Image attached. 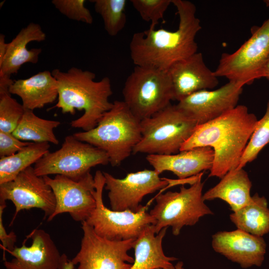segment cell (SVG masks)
I'll use <instances>...</instances> for the list:
<instances>
[{
  "mask_svg": "<svg viewBox=\"0 0 269 269\" xmlns=\"http://www.w3.org/2000/svg\"><path fill=\"white\" fill-rule=\"evenodd\" d=\"M179 16L178 28H149L134 33L130 43L131 59L135 66L166 71L174 63L197 52L195 37L201 29L192 2L172 0Z\"/></svg>",
  "mask_w": 269,
  "mask_h": 269,
  "instance_id": "1",
  "label": "cell"
},
{
  "mask_svg": "<svg viewBox=\"0 0 269 269\" xmlns=\"http://www.w3.org/2000/svg\"><path fill=\"white\" fill-rule=\"evenodd\" d=\"M258 120L245 105H238L217 118L198 125L180 151L209 146L214 151L209 177L222 178L238 167Z\"/></svg>",
  "mask_w": 269,
  "mask_h": 269,
  "instance_id": "2",
  "label": "cell"
},
{
  "mask_svg": "<svg viewBox=\"0 0 269 269\" xmlns=\"http://www.w3.org/2000/svg\"><path fill=\"white\" fill-rule=\"evenodd\" d=\"M51 72L58 86V101L52 108L72 115L76 110H84L81 117L71 121V126L85 132L95 128L113 105L109 100L113 94L110 79L104 77L96 81L94 73L75 67L66 72L55 69Z\"/></svg>",
  "mask_w": 269,
  "mask_h": 269,
  "instance_id": "3",
  "label": "cell"
},
{
  "mask_svg": "<svg viewBox=\"0 0 269 269\" xmlns=\"http://www.w3.org/2000/svg\"><path fill=\"white\" fill-rule=\"evenodd\" d=\"M73 135L104 151L111 165L119 166L133 153L141 139V120L133 114L124 101H115L95 128Z\"/></svg>",
  "mask_w": 269,
  "mask_h": 269,
  "instance_id": "4",
  "label": "cell"
},
{
  "mask_svg": "<svg viewBox=\"0 0 269 269\" xmlns=\"http://www.w3.org/2000/svg\"><path fill=\"white\" fill-rule=\"evenodd\" d=\"M198 125L176 105L171 104L141 120V137L133 154L169 155L180 151Z\"/></svg>",
  "mask_w": 269,
  "mask_h": 269,
  "instance_id": "5",
  "label": "cell"
},
{
  "mask_svg": "<svg viewBox=\"0 0 269 269\" xmlns=\"http://www.w3.org/2000/svg\"><path fill=\"white\" fill-rule=\"evenodd\" d=\"M124 101L133 114L142 120L150 117L174 100L167 71L135 66L122 91Z\"/></svg>",
  "mask_w": 269,
  "mask_h": 269,
  "instance_id": "6",
  "label": "cell"
},
{
  "mask_svg": "<svg viewBox=\"0 0 269 269\" xmlns=\"http://www.w3.org/2000/svg\"><path fill=\"white\" fill-rule=\"evenodd\" d=\"M202 175L188 188L182 185L179 192L169 191L156 197L149 212L155 220L152 226L156 234L169 226L173 235L178 236L184 226H193L200 218L213 214L203 198Z\"/></svg>",
  "mask_w": 269,
  "mask_h": 269,
  "instance_id": "7",
  "label": "cell"
},
{
  "mask_svg": "<svg viewBox=\"0 0 269 269\" xmlns=\"http://www.w3.org/2000/svg\"><path fill=\"white\" fill-rule=\"evenodd\" d=\"M96 207L86 220L87 223L99 236L111 241L135 240L155 220L146 211V206L137 212L117 211L106 207L103 200L105 184L103 172L97 170L94 176Z\"/></svg>",
  "mask_w": 269,
  "mask_h": 269,
  "instance_id": "8",
  "label": "cell"
},
{
  "mask_svg": "<svg viewBox=\"0 0 269 269\" xmlns=\"http://www.w3.org/2000/svg\"><path fill=\"white\" fill-rule=\"evenodd\" d=\"M269 61V17L252 29L251 36L236 51L221 55L214 74L244 85L261 78Z\"/></svg>",
  "mask_w": 269,
  "mask_h": 269,
  "instance_id": "9",
  "label": "cell"
},
{
  "mask_svg": "<svg viewBox=\"0 0 269 269\" xmlns=\"http://www.w3.org/2000/svg\"><path fill=\"white\" fill-rule=\"evenodd\" d=\"M109 163L106 152L72 134L65 137L59 149L42 157L33 168L39 176L62 175L77 180L90 172L91 168Z\"/></svg>",
  "mask_w": 269,
  "mask_h": 269,
  "instance_id": "10",
  "label": "cell"
},
{
  "mask_svg": "<svg viewBox=\"0 0 269 269\" xmlns=\"http://www.w3.org/2000/svg\"><path fill=\"white\" fill-rule=\"evenodd\" d=\"M83 236L80 249L71 260L74 269H130L134 258L128 254L134 240L111 241L98 235L86 221L81 222Z\"/></svg>",
  "mask_w": 269,
  "mask_h": 269,
  "instance_id": "11",
  "label": "cell"
},
{
  "mask_svg": "<svg viewBox=\"0 0 269 269\" xmlns=\"http://www.w3.org/2000/svg\"><path fill=\"white\" fill-rule=\"evenodd\" d=\"M103 174L111 208L117 211H139L144 207L140 203L145 196L165 187L170 181L160 178L154 169L129 173L123 178H116L106 172Z\"/></svg>",
  "mask_w": 269,
  "mask_h": 269,
  "instance_id": "12",
  "label": "cell"
},
{
  "mask_svg": "<svg viewBox=\"0 0 269 269\" xmlns=\"http://www.w3.org/2000/svg\"><path fill=\"white\" fill-rule=\"evenodd\" d=\"M0 200H10L15 206L11 224L21 210L40 209L44 213V219H48L56 207L51 187L43 176L35 174L31 166L21 171L13 180L0 184Z\"/></svg>",
  "mask_w": 269,
  "mask_h": 269,
  "instance_id": "13",
  "label": "cell"
},
{
  "mask_svg": "<svg viewBox=\"0 0 269 269\" xmlns=\"http://www.w3.org/2000/svg\"><path fill=\"white\" fill-rule=\"evenodd\" d=\"M43 177L56 199L54 212L47 221L64 213H69L76 221H86L96 205L95 180L90 172L77 180L62 175H56L53 178Z\"/></svg>",
  "mask_w": 269,
  "mask_h": 269,
  "instance_id": "14",
  "label": "cell"
},
{
  "mask_svg": "<svg viewBox=\"0 0 269 269\" xmlns=\"http://www.w3.org/2000/svg\"><path fill=\"white\" fill-rule=\"evenodd\" d=\"M7 252L13 258L4 261L6 269H65L69 260L61 254L51 236L39 229L26 236L21 246Z\"/></svg>",
  "mask_w": 269,
  "mask_h": 269,
  "instance_id": "15",
  "label": "cell"
},
{
  "mask_svg": "<svg viewBox=\"0 0 269 269\" xmlns=\"http://www.w3.org/2000/svg\"><path fill=\"white\" fill-rule=\"evenodd\" d=\"M243 83L233 81L215 90L195 92L179 101L178 108L201 125L222 116L237 106Z\"/></svg>",
  "mask_w": 269,
  "mask_h": 269,
  "instance_id": "16",
  "label": "cell"
},
{
  "mask_svg": "<svg viewBox=\"0 0 269 269\" xmlns=\"http://www.w3.org/2000/svg\"><path fill=\"white\" fill-rule=\"evenodd\" d=\"M212 246L217 253L244 269L260 267L265 258L266 243L263 237L237 229L219 231L212 236Z\"/></svg>",
  "mask_w": 269,
  "mask_h": 269,
  "instance_id": "17",
  "label": "cell"
},
{
  "mask_svg": "<svg viewBox=\"0 0 269 269\" xmlns=\"http://www.w3.org/2000/svg\"><path fill=\"white\" fill-rule=\"evenodd\" d=\"M167 72L174 100L178 102L195 92L214 89L219 83L214 72L206 65L201 52L174 63Z\"/></svg>",
  "mask_w": 269,
  "mask_h": 269,
  "instance_id": "18",
  "label": "cell"
},
{
  "mask_svg": "<svg viewBox=\"0 0 269 269\" xmlns=\"http://www.w3.org/2000/svg\"><path fill=\"white\" fill-rule=\"evenodd\" d=\"M146 159L158 174L169 171L186 179L211 169L214 151L209 146L198 147L172 154H147Z\"/></svg>",
  "mask_w": 269,
  "mask_h": 269,
  "instance_id": "19",
  "label": "cell"
},
{
  "mask_svg": "<svg viewBox=\"0 0 269 269\" xmlns=\"http://www.w3.org/2000/svg\"><path fill=\"white\" fill-rule=\"evenodd\" d=\"M9 92L20 98L25 110L34 111L55 101L58 86L52 72L44 70L28 78L14 80Z\"/></svg>",
  "mask_w": 269,
  "mask_h": 269,
  "instance_id": "20",
  "label": "cell"
},
{
  "mask_svg": "<svg viewBox=\"0 0 269 269\" xmlns=\"http://www.w3.org/2000/svg\"><path fill=\"white\" fill-rule=\"evenodd\" d=\"M45 33L38 23L30 22L22 28L8 43L7 53L0 65V75L16 74L21 66L27 63H37L42 52L41 48L28 49L27 45L33 41L46 39Z\"/></svg>",
  "mask_w": 269,
  "mask_h": 269,
  "instance_id": "21",
  "label": "cell"
},
{
  "mask_svg": "<svg viewBox=\"0 0 269 269\" xmlns=\"http://www.w3.org/2000/svg\"><path fill=\"white\" fill-rule=\"evenodd\" d=\"M167 228H163L156 234L152 225H149L134 241V262L130 269H164L174 266L171 262L177 259L166 256L162 249V240Z\"/></svg>",
  "mask_w": 269,
  "mask_h": 269,
  "instance_id": "22",
  "label": "cell"
},
{
  "mask_svg": "<svg viewBox=\"0 0 269 269\" xmlns=\"http://www.w3.org/2000/svg\"><path fill=\"white\" fill-rule=\"evenodd\" d=\"M251 187L247 172L243 168H236L228 172L217 184L203 194V198L204 201L221 199L235 212L250 202Z\"/></svg>",
  "mask_w": 269,
  "mask_h": 269,
  "instance_id": "23",
  "label": "cell"
},
{
  "mask_svg": "<svg viewBox=\"0 0 269 269\" xmlns=\"http://www.w3.org/2000/svg\"><path fill=\"white\" fill-rule=\"evenodd\" d=\"M237 229L252 235L263 237L269 233V208L264 196L256 193L250 202L230 215Z\"/></svg>",
  "mask_w": 269,
  "mask_h": 269,
  "instance_id": "24",
  "label": "cell"
},
{
  "mask_svg": "<svg viewBox=\"0 0 269 269\" xmlns=\"http://www.w3.org/2000/svg\"><path fill=\"white\" fill-rule=\"evenodd\" d=\"M48 142H33L16 153L0 159V184L13 180L49 151Z\"/></svg>",
  "mask_w": 269,
  "mask_h": 269,
  "instance_id": "25",
  "label": "cell"
},
{
  "mask_svg": "<svg viewBox=\"0 0 269 269\" xmlns=\"http://www.w3.org/2000/svg\"><path fill=\"white\" fill-rule=\"evenodd\" d=\"M60 125L59 121L40 118L34 113L33 111L25 110L12 134L21 140L58 144L59 140L54 134V130Z\"/></svg>",
  "mask_w": 269,
  "mask_h": 269,
  "instance_id": "26",
  "label": "cell"
},
{
  "mask_svg": "<svg viewBox=\"0 0 269 269\" xmlns=\"http://www.w3.org/2000/svg\"><path fill=\"white\" fill-rule=\"evenodd\" d=\"M94 8L102 17L107 33L115 36L125 27L127 22L126 0H94Z\"/></svg>",
  "mask_w": 269,
  "mask_h": 269,
  "instance_id": "27",
  "label": "cell"
},
{
  "mask_svg": "<svg viewBox=\"0 0 269 269\" xmlns=\"http://www.w3.org/2000/svg\"><path fill=\"white\" fill-rule=\"evenodd\" d=\"M269 143V102L264 116L258 120L241 157L238 169L243 168L255 160L262 149Z\"/></svg>",
  "mask_w": 269,
  "mask_h": 269,
  "instance_id": "28",
  "label": "cell"
},
{
  "mask_svg": "<svg viewBox=\"0 0 269 269\" xmlns=\"http://www.w3.org/2000/svg\"><path fill=\"white\" fill-rule=\"evenodd\" d=\"M25 109L11 97L9 91L0 92V131L12 133Z\"/></svg>",
  "mask_w": 269,
  "mask_h": 269,
  "instance_id": "29",
  "label": "cell"
},
{
  "mask_svg": "<svg viewBox=\"0 0 269 269\" xmlns=\"http://www.w3.org/2000/svg\"><path fill=\"white\" fill-rule=\"evenodd\" d=\"M141 18L150 22V27H155L159 21L163 19L165 12L172 0H131L130 1Z\"/></svg>",
  "mask_w": 269,
  "mask_h": 269,
  "instance_id": "30",
  "label": "cell"
},
{
  "mask_svg": "<svg viewBox=\"0 0 269 269\" xmlns=\"http://www.w3.org/2000/svg\"><path fill=\"white\" fill-rule=\"evenodd\" d=\"M85 0H52L54 7L69 19L88 24L93 22V16L85 6Z\"/></svg>",
  "mask_w": 269,
  "mask_h": 269,
  "instance_id": "31",
  "label": "cell"
},
{
  "mask_svg": "<svg viewBox=\"0 0 269 269\" xmlns=\"http://www.w3.org/2000/svg\"><path fill=\"white\" fill-rule=\"evenodd\" d=\"M32 142L23 141L12 133L0 131V156L12 155L22 149Z\"/></svg>",
  "mask_w": 269,
  "mask_h": 269,
  "instance_id": "32",
  "label": "cell"
},
{
  "mask_svg": "<svg viewBox=\"0 0 269 269\" xmlns=\"http://www.w3.org/2000/svg\"><path fill=\"white\" fill-rule=\"evenodd\" d=\"M6 207L5 201L0 200V240L1 242V249L3 251V259L5 260V252L12 250L15 247L17 237L13 231L7 233L3 223V213Z\"/></svg>",
  "mask_w": 269,
  "mask_h": 269,
  "instance_id": "33",
  "label": "cell"
},
{
  "mask_svg": "<svg viewBox=\"0 0 269 269\" xmlns=\"http://www.w3.org/2000/svg\"><path fill=\"white\" fill-rule=\"evenodd\" d=\"M8 43H6L5 40V35L0 34V65L2 64L5 55L7 53Z\"/></svg>",
  "mask_w": 269,
  "mask_h": 269,
  "instance_id": "34",
  "label": "cell"
},
{
  "mask_svg": "<svg viewBox=\"0 0 269 269\" xmlns=\"http://www.w3.org/2000/svg\"><path fill=\"white\" fill-rule=\"evenodd\" d=\"M261 78H266L269 81V61L264 67L261 73Z\"/></svg>",
  "mask_w": 269,
  "mask_h": 269,
  "instance_id": "35",
  "label": "cell"
},
{
  "mask_svg": "<svg viewBox=\"0 0 269 269\" xmlns=\"http://www.w3.org/2000/svg\"><path fill=\"white\" fill-rule=\"evenodd\" d=\"M183 265V263L181 261H180L177 263L176 265L172 268L164 269L158 268L156 269H184Z\"/></svg>",
  "mask_w": 269,
  "mask_h": 269,
  "instance_id": "36",
  "label": "cell"
},
{
  "mask_svg": "<svg viewBox=\"0 0 269 269\" xmlns=\"http://www.w3.org/2000/svg\"><path fill=\"white\" fill-rule=\"evenodd\" d=\"M75 265L72 263L71 260H69V262L67 264L65 269H74L75 268Z\"/></svg>",
  "mask_w": 269,
  "mask_h": 269,
  "instance_id": "37",
  "label": "cell"
},
{
  "mask_svg": "<svg viewBox=\"0 0 269 269\" xmlns=\"http://www.w3.org/2000/svg\"><path fill=\"white\" fill-rule=\"evenodd\" d=\"M264 2H265L267 6H269V0H264Z\"/></svg>",
  "mask_w": 269,
  "mask_h": 269,
  "instance_id": "38",
  "label": "cell"
}]
</instances>
